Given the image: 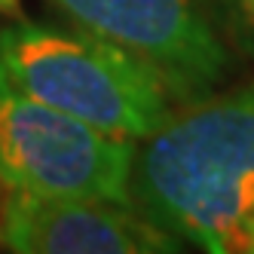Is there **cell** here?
I'll return each mask as SVG.
<instances>
[{"label": "cell", "instance_id": "obj_1", "mask_svg": "<svg viewBox=\"0 0 254 254\" xmlns=\"http://www.w3.org/2000/svg\"><path fill=\"white\" fill-rule=\"evenodd\" d=\"M132 202L175 239L211 254L251 251L254 233V86L172 114L144 138Z\"/></svg>", "mask_w": 254, "mask_h": 254}, {"label": "cell", "instance_id": "obj_2", "mask_svg": "<svg viewBox=\"0 0 254 254\" xmlns=\"http://www.w3.org/2000/svg\"><path fill=\"white\" fill-rule=\"evenodd\" d=\"M0 67L28 95L123 141L150 138L172 117L166 80L92 31L6 25L0 31Z\"/></svg>", "mask_w": 254, "mask_h": 254}, {"label": "cell", "instance_id": "obj_3", "mask_svg": "<svg viewBox=\"0 0 254 254\" xmlns=\"http://www.w3.org/2000/svg\"><path fill=\"white\" fill-rule=\"evenodd\" d=\"M132 169L129 141L28 95L0 67V184L9 193L132 205Z\"/></svg>", "mask_w": 254, "mask_h": 254}, {"label": "cell", "instance_id": "obj_4", "mask_svg": "<svg viewBox=\"0 0 254 254\" xmlns=\"http://www.w3.org/2000/svg\"><path fill=\"white\" fill-rule=\"evenodd\" d=\"M80 28L147 62L172 92H205L227 64L193 0H52Z\"/></svg>", "mask_w": 254, "mask_h": 254}, {"label": "cell", "instance_id": "obj_5", "mask_svg": "<svg viewBox=\"0 0 254 254\" xmlns=\"http://www.w3.org/2000/svg\"><path fill=\"white\" fill-rule=\"evenodd\" d=\"M0 242L19 254H150L178 239L120 202L9 193L0 205Z\"/></svg>", "mask_w": 254, "mask_h": 254}, {"label": "cell", "instance_id": "obj_6", "mask_svg": "<svg viewBox=\"0 0 254 254\" xmlns=\"http://www.w3.org/2000/svg\"><path fill=\"white\" fill-rule=\"evenodd\" d=\"M224 6L236 15V22L245 28V34L254 43V0H224Z\"/></svg>", "mask_w": 254, "mask_h": 254}, {"label": "cell", "instance_id": "obj_7", "mask_svg": "<svg viewBox=\"0 0 254 254\" xmlns=\"http://www.w3.org/2000/svg\"><path fill=\"white\" fill-rule=\"evenodd\" d=\"M251 251H254V233H251Z\"/></svg>", "mask_w": 254, "mask_h": 254}]
</instances>
